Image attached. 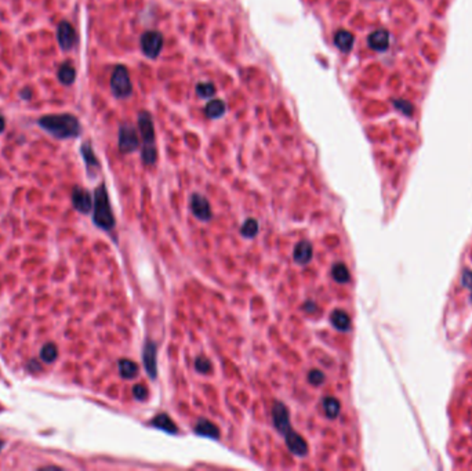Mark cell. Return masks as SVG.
Instances as JSON below:
<instances>
[{"label":"cell","instance_id":"obj_1","mask_svg":"<svg viewBox=\"0 0 472 471\" xmlns=\"http://www.w3.org/2000/svg\"><path fill=\"white\" fill-rule=\"evenodd\" d=\"M39 123L58 139L76 137L80 133L79 122L72 115H49L40 119Z\"/></svg>","mask_w":472,"mask_h":471},{"label":"cell","instance_id":"obj_2","mask_svg":"<svg viewBox=\"0 0 472 471\" xmlns=\"http://www.w3.org/2000/svg\"><path fill=\"white\" fill-rule=\"evenodd\" d=\"M94 222L104 229H111L115 225L113 213L109 205L108 192L105 185H100L94 192Z\"/></svg>","mask_w":472,"mask_h":471},{"label":"cell","instance_id":"obj_3","mask_svg":"<svg viewBox=\"0 0 472 471\" xmlns=\"http://www.w3.org/2000/svg\"><path fill=\"white\" fill-rule=\"evenodd\" d=\"M111 88L117 98H127L133 91L129 71L124 65H117L111 76Z\"/></svg>","mask_w":472,"mask_h":471},{"label":"cell","instance_id":"obj_4","mask_svg":"<svg viewBox=\"0 0 472 471\" xmlns=\"http://www.w3.org/2000/svg\"><path fill=\"white\" fill-rule=\"evenodd\" d=\"M142 53L149 58H156L163 49V35L158 30H146L141 36Z\"/></svg>","mask_w":472,"mask_h":471},{"label":"cell","instance_id":"obj_5","mask_svg":"<svg viewBox=\"0 0 472 471\" xmlns=\"http://www.w3.org/2000/svg\"><path fill=\"white\" fill-rule=\"evenodd\" d=\"M138 147H139V140H138L136 129L130 125H122L119 132V149L123 154H131Z\"/></svg>","mask_w":472,"mask_h":471},{"label":"cell","instance_id":"obj_6","mask_svg":"<svg viewBox=\"0 0 472 471\" xmlns=\"http://www.w3.org/2000/svg\"><path fill=\"white\" fill-rule=\"evenodd\" d=\"M138 130L144 141V147L155 145V127H153L152 116L149 112L141 111L138 113Z\"/></svg>","mask_w":472,"mask_h":471},{"label":"cell","instance_id":"obj_7","mask_svg":"<svg viewBox=\"0 0 472 471\" xmlns=\"http://www.w3.org/2000/svg\"><path fill=\"white\" fill-rule=\"evenodd\" d=\"M272 417H274V423H275L276 430L280 434H286L291 428L290 426V417H289V411L283 404L276 402L274 409H272Z\"/></svg>","mask_w":472,"mask_h":471},{"label":"cell","instance_id":"obj_8","mask_svg":"<svg viewBox=\"0 0 472 471\" xmlns=\"http://www.w3.org/2000/svg\"><path fill=\"white\" fill-rule=\"evenodd\" d=\"M191 210L195 217H197L199 220H209L211 217V207L209 200L199 195V194H194L191 198Z\"/></svg>","mask_w":472,"mask_h":471},{"label":"cell","instance_id":"obj_9","mask_svg":"<svg viewBox=\"0 0 472 471\" xmlns=\"http://www.w3.org/2000/svg\"><path fill=\"white\" fill-rule=\"evenodd\" d=\"M156 354H158V347L156 343H153L151 340H148L144 346V353H142V361H144V366L145 370L148 372V375L151 376L152 379L156 377V372H158V366H156Z\"/></svg>","mask_w":472,"mask_h":471},{"label":"cell","instance_id":"obj_10","mask_svg":"<svg viewBox=\"0 0 472 471\" xmlns=\"http://www.w3.org/2000/svg\"><path fill=\"white\" fill-rule=\"evenodd\" d=\"M284 440H286V445L289 446V449L296 455V456H305L308 453V445L306 442L303 440L301 435H298L296 431L293 430H289L286 434H284Z\"/></svg>","mask_w":472,"mask_h":471},{"label":"cell","instance_id":"obj_11","mask_svg":"<svg viewBox=\"0 0 472 471\" xmlns=\"http://www.w3.org/2000/svg\"><path fill=\"white\" fill-rule=\"evenodd\" d=\"M72 202L73 206L76 207V210H79L80 213H88L91 210V207H93L91 195L83 188H75L73 190Z\"/></svg>","mask_w":472,"mask_h":471},{"label":"cell","instance_id":"obj_12","mask_svg":"<svg viewBox=\"0 0 472 471\" xmlns=\"http://www.w3.org/2000/svg\"><path fill=\"white\" fill-rule=\"evenodd\" d=\"M369 47L376 52H385L389 46V32L385 29H377L371 32L367 37Z\"/></svg>","mask_w":472,"mask_h":471},{"label":"cell","instance_id":"obj_13","mask_svg":"<svg viewBox=\"0 0 472 471\" xmlns=\"http://www.w3.org/2000/svg\"><path fill=\"white\" fill-rule=\"evenodd\" d=\"M58 42L62 49L69 50L76 43V33L69 22H61L58 27Z\"/></svg>","mask_w":472,"mask_h":471},{"label":"cell","instance_id":"obj_14","mask_svg":"<svg viewBox=\"0 0 472 471\" xmlns=\"http://www.w3.org/2000/svg\"><path fill=\"white\" fill-rule=\"evenodd\" d=\"M354 42H355V37L354 35L348 32L345 29H340L335 32L334 35V44L337 46L338 50H341L342 53H348L351 52L352 46H354Z\"/></svg>","mask_w":472,"mask_h":471},{"label":"cell","instance_id":"obj_15","mask_svg":"<svg viewBox=\"0 0 472 471\" xmlns=\"http://www.w3.org/2000/svg\"><path fill=\"white\" fill-rule=\"evenodd\" d=\"M312 254V245L309 242H306V241H303V242H300L297 246L294 248V254H293V256H294V260H296L297 263L305 264V263L311 261Z\"/></svg>","mask_w":472,"mask_h":471},{"label":"cell","instance_id":"obj_16","mask_svg":"<svg viewBox=\"0 0 472 471\" xmlns=\"http://www.w3.org/2000/svg\"><path fill=\"white\" fill-rule=\"evenodd\" d=\"M226 111V105L222 100H211L209 103L206 104V108H204V113L207 118L211 119H217L221 118Z\"/></svg>","mask_w":472,"mask_h":471},{"label":"cell","instance_id":"obj_17","mask_svg":"<svg viewBox=\"0 0 472 471\" xmlns=\"http://www.w3.org/2000/svg\"><path fill=\"white\" fill-rule=\"evenodd\" d=\"M151 423H152V426H155L156 428H160V430H163L166 433H171V434L177 433V426L174 424V421L165 413H160L158 416H155Z\"/></svg>","mask_w":472,"mask_h":471},{"label":"cell","instance_id":"obj_18","mask_svg":"<svg viewBox=\"0 0 472 471\" xmlns=\"http://www.w3.org/2000/svg\"><path fill=\"white\" fill-rule=\"evenodd\" d=\"M195 431H196V434L203 435V437H210V438H218L220 437L218 428L211 421L206 419H200L197 421Z\"/></svg>","mask_w":472,"mask_h":471},{"label":"cell","instance_id":"obj_19","mask_svg":"<svg viewBox=\"0 0 472 471\" xmlns=\"http://www.w3.org/2000/svg\"><path fill=\"white\" fill-rule=\"evenodd\" d=\"M330 321L334 328H337L338 331H348L349 326H351V319L347 315V312H344L342 309H335L334 312L332 314L330 317Z\"/></svg>","mask_w":472,"mask_h":471},{"label":"cell","instance_id":"obj_20","mask_svg":"<svg viewBox=\"0 0 472 471\" xmlns=\"http://www.w3.org/2000/svg\"><path fill=\"white\" fill-rule=\"evenodd\" d=\"M119 370H120V375L123 379H134L137 376L138 372V366L136 362L130 361V360H120L119 362Z\"/></svg>","mask_w":472,"mask_h":471},{"label":"cell","instance_id":"obj_21","mask_svg":"<svg viewBox=\"0 0 472 471\" xmlns=\"http://www.w3.org/2000/svg\"><path fill=\"white\" fill-rule=\"evenodd\" d=\"M323 409H325V412H326V415L330 419H334V417L338 416L341 405H340V402H338L335 398L327 397L323 399Z\"/></svg>","mask_w":472,"mask_h":471},{"label":"cell","instance_id":"obj_22","mask_svg":"<svg viewBox=\"0 0 472 471\" xmlns=\"http://www.w3.org/2000/svg\"><path fill=\"white\" fill-rule=\"evenodd\" d=\"M59 81L65 84H71L75 81V76H76V72H75V68H73L69 62H65L64 65L61 66L58 72Z\"/></svg>","mask_w":472,"mask_h":471},{"label":"cell","instance_id":"obj_23","mask_svg":"<svg viewBox=\"0 0 472 471\" xmlns=\"http://www.w3.org/2000/svg\"><path fill=\"white\" fill-rule=\"evenodd\" d=\"M332 274H333V278H334L337 282H340V283H347L349 280L348 268L344 264H341V263H338V264H335L334 267H333Z\"/></svg>","mask_w":472,"mask_h":471},{"label":"cell","instance_id":"obj_24","mask_svg":"<svg viewBox=\"0 0 472 471\" xmlns=\"http://www.w3.org/2000/svg\"><path fill=\"white\" fill-rule=\"evenodd\" d=\"M196 93L202 98H211L216 94V86L210 82H202L196 86Z\"/></svg>","mask_w":472,"mask_h":471},{"label":"cell","instance_id":"obj_25","mask_svg":"<svg viewBox=\"0 0 472 471\" xmlns=\"http://www.w3.org/2000/svg\"><path fill=\"white\" fill-rule=\"evenodd\" d=\"M258 232V222L253 219H249L245 221V224L242 225V234L247 238H254Z\"/></svg>","mask_w":472,"mask_h":471},{"label":"cell","instance_id":"obj_26","mask_svg":"<svg viewBox=\"0 0 472 471\" xmlns=\"http://www.w3.org/2000/svg\"><path fill=\"white\" fill-rule=\"evenodd\" d=\"M158 159V151L155 145L149 147H142V161L145 165H153Z\"/></svg>","mask_w":472,"mask_h":471},{"label":"cell","instance_id":"obj_27","mask_svg":"<svg viewBox=\"0 0 472 471\" xmlns=\"http://www.w3.org/2000/svg\"><path fill=\"white\" fill-rule=\"evenodd\" d=\"M393 105L396 110H399L402 113H405L407 116H412L413 113V105L406 101V100H393Z\"/></svg>","mask_w":472,"mask_h":471},{"label":"cell","instance_id":"obj_28","mask_svg":"<svg viewBox=\"0 0 472 471\" xmlns=\"http://www.w3.org/2000/svg\"><path fill=\"white\" fill-rule=\"evenodd\" d=\"M82 152H83L84 161L87 162L88 166H94V167H97V166H98V162H97V159H95L94 154H93V151H91V148H90V145H88V144L83 145V148H82Z\"/></svg>","mask_w":472,"mask_h":471},{"label":"cell","instance_id":"obj_29","mask_svg":"<svg viewBox=\"0 0 472 471\" xmlns=\"http://www.w3.org/2000/svg\"><path fill=\"white\" fill-rule=\"evenodd\" d=\"M40 355H42V360H43V361L53 362L56 360V357H57V350L54 348V346L47 344V346L43 348V351H42Z\"/></svg>","mask_w":472,"mask_h":471},{"label":"cell","instance_id":"obj_30","mask_svg":"<svg viewBox=\"0 0 472 471\" xmlns=\"http://www.w3.org/2000/svg\"><path fill=\"white\" fill-rule=\"evenodd\" d=\"M195 368H196L199 372H209L211 369V363L207 358L199 357V358H196V361H195Z\"/></svg>","mask_w":472,"mask_h":471},{"label":"cell","instance_id":"obj_31","mask_svg":"<svg viewBox=\"0 0 472 471\" xmlns=\"http://www.w3.org/2000/svg\"><path fill=\"white\" fill-rule=\"evenodd\" d=\"M308 379H309V382L315 384V386H320V384L323 383V380H325V375H323L320 370H311L309 375H308Z\"/></svg>","mask_w":472,"mask_h":471},{"label":"cell","instance_id":"obj_32","mask_svg":"<svg viewBox=\"0 0 472 471\" xmlns=\"http://www.w3.org/2000/svg\"><path fill=\"white\" fill-rule=\"evenodd\" d=\"M133 394H134V397L137 398L138 401H144V399L148 397V391H146V388L142 386V384H137V386H134V388H133Z\"/></svg>","mask_w":472,"mask_h":471},{"label":"cell","instance_id":"obj_33","mask_svg":"<svg viewBox=\"0 0 472 471\" xmlns=\"http://www.w3.org/2000/svg\"><path fill=\"white\" fill-rule=\"evenodd\" d=\"M463 283H464V286H467L471 290L472 293V274L470 271H465L464 275H463Z\"/></svg>","mask_w":472,"mask_h":471},{"label":"cell","instance_id":"obj_34","mask_svg":"<svg viewBox=\"0 0 472 471\" xmlns=\"http://www.w3.org/2000/svg\"><path fill=\"white\" fill-rule=\"evenodd\" d=\"M305 309H306V311H315V307H312V303L308 302L305 304Z\"/></svg>","mask_w":472,"mask_h":471},{"label":"cell","instance_id":"obj_35","mask_svg":"<svg viewBox=\"0 0 472 471\" xmlns=\"http://www.w3.org/2000/svg\"><path fill=\"white\" fill-rule=\"evenodd\" d=\"M4 129V119H3V116L0 115V132Z\"/></svg>","mask_w":472,"mask_h":471},{"label":"cell","instance_id":"obj_36","mask_svg":"<svg viewBox=\"0 0 472 471\" xmlns=\"http://www.w3.org/2000/svg\"><path fill=\"white\" fill-rule=\"evenodd\" d=\"M1 446H3V442L0 441V448H1Z\"/></svg>","mask_w":472,"mask_h":471}]
</instances>
